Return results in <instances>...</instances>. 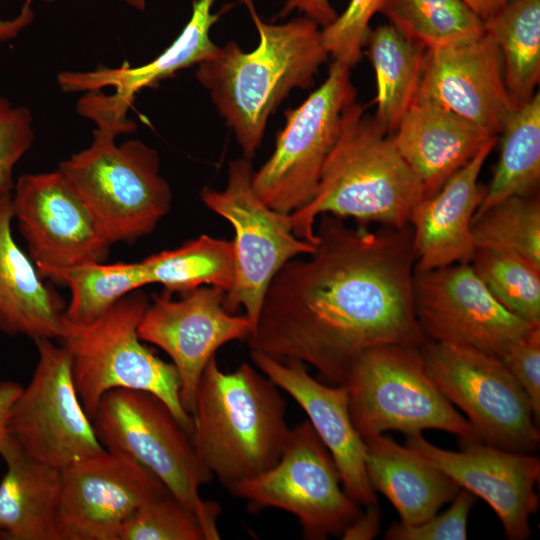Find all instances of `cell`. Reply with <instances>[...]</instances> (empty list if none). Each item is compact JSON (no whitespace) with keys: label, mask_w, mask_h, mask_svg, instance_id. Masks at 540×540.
<instances>
[{"label":"cell","mask_w":540,"mask_h":540,"mask_svg":"<svg viewBox=\"0 0 540 540\" xmlns=\"http://www.w3.org/2000/svg\"><path fill=\"white\" fill-rule=\"evenodd\" d=\"M252 176L251 159H235L229 164L225 189L204 188L200 196L235 232L234 281L224 295L223 307L229 313L243 308L254 330L274 276L296 256L314 252L316 245L294 235L290 214L276 211L260 199Z\"/></svg>","instance_id":"9c48e42d"},{"label":"cell","mask_w":540,"mask_h":540,"mask_svg":"<svg viewBox=\"0 0 540 540\" xmlns=\"http://www.w3.org/2000/svg\"><path fill=\"white\" fill-rule=\"evenodd\" d=\"M241 1L258 31L256 49L245 52L236 42H228L214 57L198 64L196 78L210 92L244 157L251 159L269 117L293 89L312 86L329 54L314 20L302 16L281 24L267 23L257 13L254 0Z\"/></svg>","instance_id":"7a4b0ae2"},{"label":"cell","mask_w":540,"mask_h":540,"mask_svg":"<svg viewBox=\"0 0 540 540\" xmlns=\"http://www.w3.org/2000/svg\"><path fill=\"white\" fill-rule=\"evenodd\" d=\"M319 217L314 252L277 272L247 340L251 350L299 360L344 384L365 350L426 341L414 306L412 230L371 231L330 214Z\"/></svg>","instance_id":"6da1fadb"},{"label":"cell","mask_w":540,"mask_h":540,"mask_svg":"<svg viewBox=\"0 0 540 540\" xmlns=\"http://www.w3.org/2000/svg\"><path fill=\"white\" fill-rule=\"evenodd\" d=\"M250 356L256 367L305 411L329 450L348 497L363 507L377 504L367 476L364 441L352 423L346 385L320 383L299 360H277L256 350H251Z\"/></svg>","instance_id":"ffe728a7"},{"label":"cell","mask_w":540,"mask_h":540,"mask_svg":"<svg viewBox=\"0 0 540 540\" xmlns=\"http://www.w3.org/2000/svg\"><path fill=\"white\" fill-rule=\"evenodd\" d=\"M12 210L40 276L104 262L109 255L111 241L58 169L20 176L12 192Z\"/></svg>","instance_id":"9a60e30c"},{"label":"cell","mask_w":540,"mask_h":540,"mask_svg":"<svg viewBox=\"0 0 540 540\" xmlns=\"http://www.w3.org/2000/svg\"><path fill=\"white\" fill-rule=\"evenodd\" d=\"M475 250L489 249L516 255L540 269V199L511 196L472 221Z\"/></svg>","instance_id":"d6a6232c"},{"label":"cell","mask_w":540,"mask_h":540,"mask_svg":"<svg viewBox=\"0 0 540 540\" xmlns=\"http://www.w3.org/2000/svg\"><path fill=\"white\" fill-rule=\"evenodd\" d=\"M379 12L425 50L484 31L483 20L462 0H385Z\"/></svg>","instance_id":"1f68e13d"},{"label":"cell","mask_w":540,"mask_h":540,"mask_svg":"<svg viewBox=\"0 0 540 540\" xmlns=\"http://www.w3.org/2000/svg\"><path fill=\"white\" fill-rule=\"evenodd\" d=\"M497 140L498 136L491 139L435 194L413 208L409 225L416 270L470 263L475 252L472 221L485 194L478 178Z\"/></svg>","instance_id":"44dd1931"},{"label":"cell","mask_w":540,"mask_h":540,"mask_svg":"<svg viewBox=\"0 0 540 540\" xmlns=\"http://www.w3.org/2000/svg\"><path fill=\"white\" fill-rule=\"evenodd\" d=\"M483 21L503 8L511 0H462Z\"/></svg>","instance_id":"ee69618b"},{"label":"cell","mask_w":540,"mask_h":540,"mask_svg":"<svg viewBox=\"0 0 540 540\" xmlns=\"http://www.w3.org/2000/svg\"><path fill=\"white\" fill-rule=\"evenodd\" d=\"M355 97L350 68L333 61L321 86L285 113L272 155L252 176L267 206L291 214L310 201L338 138L342 114Z\"/></svg>","instance_id":"7c38bea8"},{"label":"cell","mask_w":540,"mask_h":540,"mask_svg":"<svg viewBox=\"0 0 540 540\" xmlns=\"http://www.w3.org/2000/svg\"><path fill=\"white\" fill-rule=\"evenodd\" d=\"M0 539H5L6 540L4 534L1 531H0Z\"/></svg>","instance_id":"bcb514c9"},{"label":"cell","mask_w":540,"mask_h":540,"mask_svg":"<svg viewBox=\"0 0 540 540\" xmlns=\"http://www.w3.org/2000/svg\"><path fill=\"white\" fill-rule=\"evenodd\" d=\"M298 11L324 28L333 22L338 14L329 0H286L278 18H285L291 12Z\"/></svg>","instance_id":"ab89813d"},{"label":"cell","mask_w":540,"mask_h":540,"mask_svg":"<svg viewBox=\"0 0 540 540\" xmlns=\"http://www.w3.org/2000/svg\"><path fill=\"white\" fill-rule=\"evenodd\" d=\"M364 48L377 80V123L393 134L416 99L425 49L391 24L370 29Z\"/></svg>","instance_id":"4316f807"},{"label":"cell","mask_w":540,"mask_h":540,"mask_svg":"<svg viewBox=\"0 0 540 540\" xmlns=\"http://www.w3.org/2000/svg\"><path fill=\"white\" fill-rule=\"evenodd\" d=\"M215 0H194L192 14L173 43L152 61L131 67L124 63L118 68L98 67L92 71H62L57 82L63 92L100 91L115 88L106 95L109 104L119 113L127 115L135 95L177 71L200 64L214 57L219 47L210 39V29L224 10L212 13Z\"/></svg>","instance_id":"603a6c76"},{"label":"cell","mask_w":540,"mask_h":540,"mask_svg":"<svg viewBox=\"0 0 540 540\" xmlns=\"http://www.w3.org/2000/svg\"><path fill=\"white\" fill-rule=\"evenodd\" d=\"M228 489L246 500L251 512L278 508L291 513L308 540L341 536L361 512L345 493L337 466L309 420L290 429L275 465Z\"/></svg>","instance_id":"8fae6325"},{"label":"cell","mask_w":540,"mask_h":540,"mask_svg":"<svg viewBox=\"0 0 540 540\" xmlns=\"http://www.w3.org/2000/svg\"><path fill=\"white\" fill-rule=\"evenodd\" d=\"M470 264L502 306L540 325V269L516 255L489 249H476Z\"/></svg>","instance_id":"836d02e7"},{"label":"cell","mask_w":540,"mask_h":540,"mask_svg":"<svg viewBox=\"0 0 540 540\" xmlns=\"http://www.w3.org/2000/svg\"><path fill=\"white\" fill-rule=\"evenodd\" d=\"M483 25L500 52L505 87L518 107L540 81V0H511Z\"/></svg>","instance_id":"f1b7e54d"},{"label":"cell","mask_w":540,"mask_h":540,"mask_svg":"<svg viewBox=\"0 0 540 540\" xmlns=\"http://www.w3.org/2000/svg\"><path fill=\"white\" fill-rule=\"evenodd\" d=\"M119 540H206V535L197 514L169 492L130 515Z\"/></svg>","instance_id":"e575fe53"},{"label":"cell","mask_w":540,"mask_h":540,"mask_svg":"<svg viewBox=\"0 0 540 540\" xmlns=\"http://www.w3.org/2000/svg\"><path fill=\"white\" fill-rule=\"evenodd\" d=\"M101 445L153 473L168 491L200 519L206 540H219L218 503L204 500L201 486L213 479L195 450L192 434L157 396L141 390L113 389L92 417Z\"/></svg>","instance_id":"52a82bcc"},{"label":"cell","mask_w":540,"mask_h":540,"mask_svg":"<svg viewBox=\"0 0 540 540\" xmlns=\"http://www.w3.org/2000/svg\"><path fill=\"white\" fill-rule=\"evenodd\" d=\"M459 442L460 451L445 450L418 433L407 435L405 446L441 469L460 488L482 498L497 515L508 539H528L530 517L539 505L535 490L539 457L503 450L478 438Z\"/></svg>","instance_id":"ac0fdd59"},{"label":"cell","mask_w":540,"mask_h":540,"mask_svg":"<svg viewBox=\"0 0 540 540\" xmlns=\"http://www.w3.org/2000/svg\"><path fill=\"white\" fill-rule=\"evenodd\" d=\"M12 193L0 197V332L31 339H61L66 306L43 282L29 257L16 243Z\"/></svg>","instance_id":"cb8c5ba5"},{"label":"cell","mask_w":540,"mask_h":540,"mask_svg":"<svg viewBox=\"0 0 540 540\" xmlns=\"http://www.w3.org/2000/svg\"><path fill=\"white\" fill-rule=\"evenodd\" d=\"M422 186L388 134L355 101L341 118L310 201L290 214L292 231L316 245L315 225L322 214L351 217L359 224L403 228L423 199Z\"/></svg>","instance_id":"3957f363"},{"label":"cell","mask_w":540,"mask_h":540,"mask_svg":"<svg viewBox=\"0 0 540 540\" xmlns=\"http://www.w3.org/2000/svg\"><path fill=\"white\" fill-rule=\"evenodd\" d=\"M416 98L433 102L498 135L514 108L500 52L482 33L425 51Z\"/></svg>","instance_id":"d6986e66"},{"label":"cell","mask_w":540,"mask_h":540,"mask_svg":"<svg viewBox=\"0 0 540 540\" xmlns=\"http://www.w3.org/2000/svg\"><path fill=\"white\" fill-rule=\"evenodd\" d=\"M419 349L430 377L464 411L479 440L518 453L538 449L540 433L529 400L499 358L428 339Z\"/></svg>","instance_id":"30bf717a"},{"label":"cell","mask_w":540,"mask_h":540,"mask_svg":"<svg viewBox=\"0 0 540 540\" xmlns=\"http://www.w3.org/2000/svg\"><path fill=\"white\" fill-rule=\"evenodd\" d=\"M278 387L249 363L224 372L213 356L198 383L192 440L204 467L226 488L281 457L290 429Z\"/></svg>","instance_id":"277c9868"},{"label":"cell","mask_w":540,"mask_h":540,"mask_svg":"<svg viewBox=\"0 0 540 540\" xmlns=\"http://www.w3.org/2000/svg\"><path fill=\"white\" fill-rule=\"evenodd\" d=\"M225 292L200 286L179 300L154 296L138 326L142 341L162 349L180 379V400L192 416L199 380L208 361L223 345L248 339L253 326L246 315H233L223 307Z\"/></svg>","instance_id":"e0dca14e"},{"label":"cell","mask_w":540,"mask_h":540,"mask_svg":"<svg viewBox=\"0 0 540 540\" xmlns=\"http://www.w3.org/2000/svg\"><path fill=\"white\" fill-rule=\"evenodd\" d=\"M500 360L525 392L534 418H540V326L512 346Z\"/></svg>","instance_id":"f35d334b"},{"label":"cell","mask_w":540,"mask_h":540,"mask_svg":"<svg viewBox=\"0 0 540 540\" xmlns=\"http://www.w3.org/2000/svg\"><path fill=\"white\" fill-rule=\"evenodd\" d=\"M148 305V297L136 290L89 324L65 320L61 340L71 355L76 391L91 419L110 390L149 392L160 398L192 434L193 418L181 404L177 370L156 356L138 335Z\"/></svg>","instance_id":"8992f818"},{"label":"cell","mask_w":540,"mask_h":540,"mask_svg":"<svg viewBox=\"0 0 540 540\" xmlns=\"http://www.w3.org/2000/svg\"><path fill=\"white\" fill-rule=\"evenodd\" d=\"M34 139L28 108L0 97V197L13 192V170Z\"/></svg>","instance_id":"74e56055"},{"label":"cell","mask_w":540,"mask_h":540,"mask_svg":"<svg viewBox=\"0 0 540 540\" xmlns=\"http://www.w3.org/2000/svg\"><path fill=\"white\" fill-rule=\"evenodd\" d=\"M385 0H350L342 14L322 28V41L333 61L351 68L361 58L372 17Z\"/></svg>","instance_id":"d590c367"},{"label":"cell","mask_w":540,"mask_h":540,"mask_svg":"<svg viewBox=\"0 0 540 540\" xmlns=\"http://www.w3.org/2000/svg\"><path fill=\"white\" fill-rule=\"evenodd\" d=\"M459 115L416 98L392 134L424 197L435 194L491 139L497 137Z\"/></svg>","instance_id":"7402d4cb"},{"label":"cell","mask_w":540,"mask_h":540,"mask_svg":"<svg viewBox=\"0 0 540 540\" xmlns=\"http://www.w3.org/2000/svg\"><path fill=\"white\" fill-rule=\"evenodd\" d=\"M30 1H34V0H30ZM41 1H44V2H53L54 0H41ZM124 3H126L127 5L137 9V10H144L145 9V6H146V0H120Z\"/></svg>","instance_id":"f6af8a7d"},{"label":"cell","mask_w":540,"mask_h":540,"mask_svg":"<svg viewBox=\"0 0 540 540\" xmlns=\"http://www.w3.org/2000/svg\"><path fill=\"white\" fill-rule=\"evenodd\" d=\"M233 242L206 234L173 250L141 260L148 285L160 284L169 292L186 293L212 286L225 293L234 281Z\"/></svg>","instance_id":"f546056e"},{"label":"cell","mask_w":540,"mask_h":540,"mask_svg":"<svg viewBox=\"0 0 540 540\" xmlns=\"http://www.w3.org/2000/svg\"><path fill=\"white\" fill-rule=\"evenodd\" d=\"M500 155L473 219L511 196L536 195L540 183V93L514 107L500 133Z\"/></svg>","instance_id":"83f0119b"},{"label":"cell","mask_w":540,"mask_h":540,"mask_svg":"<svg viewBox=\"0 0 540 540\" xmlns=\"http://www.w3.org/2000/svg\"><path fill=\"white\" fill-rule=\"evenodd\" d=\"M413 296L426 339L472 347L499 359L540 326L502 306L470 263L415 269Z\"/></svg>","instance_id":"5bb4252c"},{"label":"cell","mask_w":540,"mask_h":540,"mask_svg":"<svg viewBox=\"0 0 540 540\" xmlns=\"http://www.w3.org/2000/svg\"><path fill=\"white\" fill-rule=\"evenodd\" d=\"M41 277L70 288L65 320L75 325L93 322L124 296L148 285L141 261L81 264L47 271Z\"/></svg>","instance_id":"4dcf8cb0"},{"label":"cell","mask_w":540,"mask_h":540,"mask_svg":"<svg viewBox=\"0 0 540 540\" xmlns=\"http://www.w3.org/2000/svg\"><path fill=\"white\" fill-rule=\"evenodd\" d=\"M380 531V511L377 504L366 506V511L349 524L341 534L344 540H369Z\"/></svg>","instance_id":"60d3db41"},{"label":"cell","mask_w":540,"mask_h":540,"mask_svg":"<svg viewBox=\"0 0 540 540\" xmlns=\"http://www.w3.org/2000/svg\"><path fill=\"white\" fill-rule=\"evenodd\" d=\"M32 2L25 0L19 14L12 19H0V42L17 37L21 31L28 27L33 19Z\"/></svg>","instance_id":"b9f144b4"},{"label":"cell","mask_w":540,"mask_h":540,"mask_svg":"<svg viewBox=\"0 0 540 540\" xmlns=\"http://www.w3.org/2000/svg\"><path fill=\"white\" fill-rule=\"evenodd\" d=\"M363 441L369 482L393 504L400 522L422 523L460 490L441 469L390 437L380 434Z\"/></svg>","instance_id":"484cf974"},{"label":"cell","mask_w":540,"mask_h":540,"mask_svg":"<svg viewBox=\"0 0 540 540\" xmlns=\"http://www.w3.org/2000/svg\"><path fill=\"white\" fill-rule=\"evenodd\" d=\"M22 390L23 386L17 382H0V440L7 433V420L10 409Z\"/></svg>","instance_id":"7bdbcfd3"},{"label":"cell","mask_w":540,"mask_h":540,"mask_svg":"<svg viewBox=\"0 0 540 540\" xmlns=\"http://www.w3.org/2000/svg\"><path fill=\"white\" fill-rule=\"evenodd\" d=\"M477 497L466 489H460L453 503L445 512H438L415 525L393 523L385 532L387 540H466L467 523Z\"/></svg>","instance_id":"8d00e7d4"},{"label":"cell","mask_w":540,"mask_h":540,"mask_svg":"<svg viewBox=\"0 0 540 540\" xmlns=\"http://www.w3.org/2000/svg\"><path fill=\"white\" fill-rule=\"evenodd\" d=\"M93 141L58 170L89 207L112 244L150 234L169 213L172 192L155 149L139 140L117 145L127 128L96 122Z\"/></svg>","instance_id":"5b68a950"},{"label":"cell","mask_w":540,"mask_h":540,"mask_svg":"<svg viewBox=\"0 0 540 540\" xmlns=\"http://www.w3.org/2000/svg\"><path fill=\"white\" fill-rule=\"evenodd\" d=\"M34 342L38 361L10 409L7 432L29 456L61 470L105 448L76 391L67 348L51 339Z\"/></svg>","instance_id":"4fadbf2b"},{"label":"cell","mask_w":540,"mask_h":540,"mask_svg":"<svg viewBox=\"0 0 540 540\" xmlns=\"http://www.w3.org/2000/svg\"><path fill=\"white\" fill-rule=\"evenodd\" d=\"M420 346L387 344L359 354L345 385L352 423L362 439L398 431L436 429L459 440L477 438L424 365Z\"/></svg>","instance_id":"ba28073f"},{"label":"cell","mask_w":540,"mask_h":540,"mask_svg":"<svg viewBox=\"0 0 540 540\" xmlns=\"http://www.w3.org/2000/svg\"><path fill=\"white\" fill-rule=\"evenodd\" d=\"M0 531L6 540H58L61 470L29 456L7 432L0 440Z\"/></svg>","instance_id":"d4e9b609"},{"label":"cell","mask_w":540,"mask_h":540,"mask_svg":"<svg viewBox=\"0 0 540 540\" xmlns=\"http://www.w3.org/2000/svg\"><path fill=\"white\" fill-rule=\"evenodd\" d=\"M61 475L58 540H119L130 515L169 493L145 467L106 449L61 469Z\"/></svg>","instance_id":"2e32d148"}]
</instances>
